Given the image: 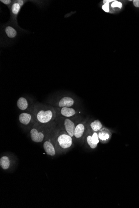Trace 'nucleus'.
I'll list each match as a JSON object with an SVG mask.
<instances>
[{"label": "nucleus", "instance_id": "1", "mask_svg": "<svg viewBox=\"0 0 139 208\" xmlns=\"http://www.w3.org/2000/svg\"><path fill=\"white\" fill-rule=\"evenodd\" d=\"M32 113L34 115L36 122L40 124L53 122L55 121L57 117L54 107L39 102L33 105Z\"/></svg>", "mask_w": 139, "mask_h": 208}, {"label": "nucleus", "instance_id": "2", "mask_svg": "<svg viewBox=\"0 0 139 208\" xmlns=\"http://www.w3.org/2000/svg\"><path fill=\"white\" fill-rule=\"evenodd\" d=\"M57 127L55 121L47 124L36 123L30 130V139L36 143L43 142L47 136Z\"/></svg>", "mask_w": 139, "mask_h": 208}, {"label": "nucleus", "instance_id": "3", "mask_svg": "<svg viewBox=\"0 0 139 208\" xmlns=\"http://www.w3.org/2000/svg\"><path fill=\"white\" fill-rule=\"evenodd\" d=\"M46 102L49 105L58 108L80 107V101L78 98L70 94L55 96Z\"/></svg>", "mask_w": 139, "mask_h": 208}, {"label": "nucleus", "instance_id": "4", "mask_svg": "<svg viewBox=\"0 0 139 208\" xmlns=\"http://www.w3.org/2000/svg\"><path fill=\"white\" fill-rule=\"evenodd\" d=\"M74 144L72 137L66 132L63 131L58 128L55 142L57 154H61L67 153L73 148Z\"/></svg>", "mask_w": 139, "mask_h": 208}, {"label": "nucleus", "instance_id": "5", "mask_svg": "<svg viewBox=\"0 0 139 208\" xmlns=\"http://www.w3.org/2000/svg\"><path fill=\"white\" fill-rule=\"evenodd\" d=\"M83 118L82 115H77L72 118L57 117L55 121L57 123V127L60 129L66 132L73 138L75 128Z\"/></svg>", "mask_w": 139, "mask_h": 208}, {"label": "nucleus", "instance_id": "6", "mask_svg": "<svg viewBox=\"0 0 139 208\" xmlns=\"http://www.w3.org/2000/svg\"><path fill=\"white\" fill-rule=\"evenodd\" d=\"M90 119L89 118H83L75 128L74 132L73 141L80 145L84 144L85 138L88 130V125Z\"/></svg>", "mask_w": 139, "mask_h": 208}, {"label": "nucleus", "instance_id": "7", "mask_svg": "<svg viewBox=\"0 0 139 208\" xmlns=\"http://www.w3.org/2000/svg\"><path fill=\"white\" fill-rule=\"evenodd\" d=\"M58 129L57 126V128L50 133L43 142V149L46 154L50 156L54 157L57 154L55 142Z\"/></svg>", "mask_w": 139, "mask_h": 208}, {"label": "nucleus", "instance_id": "8", "mask_svg": "<svg viewBox=\"0 0 139 208\" xmlns=\"http://www.w3.org/2000/svg\"><path fill=\"white\" fill-rule=\"evenodd\" d=\"M57 117L72 118L82 115L83 110L80 107H54Z\"/></svg>", "mask_w": 139, "mask_h": 208}, {"label": "nucleus", "instance_id": "9", "mask_svg": "<svg viewBox=\"0 0 139 208\" xmlns=\"http://www.w3.org/2000/svg\"><path fill=\"white\" fill-rule=\"evenodd\" d=\"M18 121L22 128L25 130L31 129L36 123L34 115L31 112H23L18 116Z\"/></svg>", "mask_w": 139, "mask_h": 208}, {"label": "nucleus", "instance_id": "10", "mask_svg": "<svg viewBox=\"0 0 139 208\" xmlns=\"http://www.w3.org/2000/svg\"><path fill=\"white\" fill-rule=\"evenodd\" d=\"M99 142L97 133L88 129L83 144L88 148L93 150L97 148Z\"/></svg>", "mask_w": 139, "mask_h": 208}, {"label": "nucleus", "instance_id": "11", "mask_svg": "<svg viewBox=\"0 0 139 208\" xmlns=\"http://www.w3.org/2000/svg\"><path fill=\"white\" fill-rule=\"evenodd\" d=\"M16 158L13 154H2L0 158V167L5 171L12 170L16 165Z\"/></svg>", "mask_w": 139, "mask_h": 208}, {"label": "nucleus", "instance_id": "12", "mask_svg": "<svg viewBox=\"0 0 139 208\" xmlns=\"http://www.w3.org/2000/svg\"><path fill=\"white\" fill-rule=\"evenodd\" d=\"M17 106L22 111L31 112L34 104H32L31 101H29L26 98L20 97L17 101Z\"/></svg>", "mask_w": 139, "mask_h": 208}, {"label": "nucleus", "instance_id": "13", "mask_svg": "<svg viewBox=\"0 0 139 208\" xmlns=\"http://www.w3.org/2000/svg\"><path fill=\"white\" fill-rule=\"evenodd\" d=\"M97 134L100 142L103 144L108 143L112 136L111 131L105 126L97 132Z\"/></svg>", "mask_w": 139, "mask_h": 208}, {"label": "nucleus", "instance_id": "14", "mask_svg": "<svg viewBox=\"0 0 139 208\" xmlns=\"http://www.w3.org/2000/svg\"><path fill=\"white\" fill-rule=\"evenodd\" d=\"M104 126L99 120H90L88 125V129L92 131L97 133L102 129Z\"/></svg>", "mask_w": 139, "mask_h": 208}, {"label": "nucleus", "instance_id": "15", "mask_svg": "<svg viewBox=\"0 0 139 208\" xmlns=\"http://www.w3.org/2000/svg\"><path fill=\"white\" fill-rule=\"evenodd\" d=\"M5 32L8 38H14L17 35V32L15 28L11 26H8L5 28Z\"/></svg>", "mask_w": 139, "mask_h": 208}, {"label": "nucleus", "instance_id": "16", "mask_svg": "<svg viewBox=\"0 0 139 208\" xmlns=\"http://www.w3.org/2000/svg\"><path fill=\"white\" fill-rule=\"evenodd\" d=\"M22 7V6L18 4L17 1L14 2L11 8V11L13 15L14 16H17L20 12Z\"/></svg>", "mask_w": 139, "mask_h": 208}, {"label": "nucleus", "instance_id": "17", "mask_svg": "<svg viewBox=\"0 0 139 208\" xmlns=\"http://www.w3.org/2000/svg\"><path fill=\"white\" fill-rule=\"evenodd\" d=\"M112 7L115 8L118 7L119 8H121L122 7V4L120 2H117V1L113 2L111 5Z\"/></svg>", "mask_w": 139, "mask_h": 208}, {"label": "nucleus", "instance_id": "18", "mask_svg": "<svg viewBox=\"0 0 139 208\" xmlns=\"http://www.w3.org/2000/svg\"><path fill=\"white\" fill-rule=\"evenodd\" d=\"M102 8L106 12H109L110 11L109 3H106V4H104L102 6Z\"/></svg>", "mask_w": 139, "mask_h": 208}, {"label": "nucleus", "instance_id": "19", "mask_svg": "<svg viewBox=\"0 0 139 208\" xmlns=\"http://www.w3.org/2000/svg\"><path fill=\"white\" fill-rule=\"evenodd\" d=\"M0 2L7 5H10L12 3V1L9 0H1Z\"/></svg>", "mask_w": 139, "mask_h": 208}, {"label": "nucleus", "instance_id": "20", "mask_svg": "<svg viewBox=\"0 0 139 208\" xmlns=\"http://www.w3.org/2000/svg\"><path fill=\"white\" fill-rule=\"evenodd\" d=\"M133 4L136 7L139 8V0H134Z\"/></svg>", "mask_w": 139, "mask_h": 208}, {"label": "nucleus", "instance_id": "21", "mask_svg": "<svg viewBox=\"0 0 139 208\" xmlns=\"http://www.w3.org/2000/svg\"><path fill=\"white\" fill-rule=\"evenodd\" d=\"M115 0H104L103 1V3L104 4H106V3H110V2H115Z\"/></svg>", "mask_w": 139, "mask_h": 208}, {"label": "nucleus", "instance_id": "22", "mask_svg": "<svg viewBox=\"0 0 139 208\" xmlns=\"http://www.w3.org/2000/svg\"><path fill=\"white\" fill-rule=\"evenodd\" d=\"M17 2H18V4H20L21 6H23V5H24V4L25 2L24 1H22V0H19V1H17Z\"/></svg>", "mask_w": 139, "mask_h": 208}]
</instances>
